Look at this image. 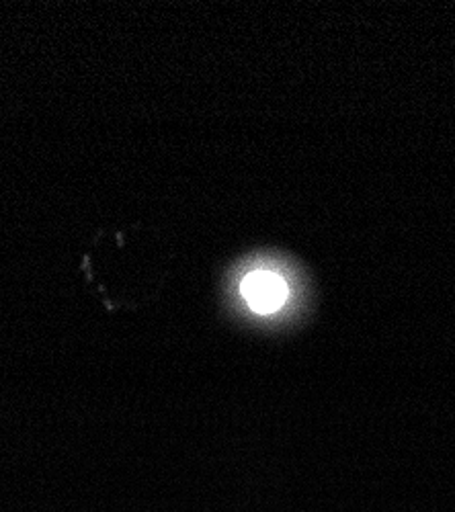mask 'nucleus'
<instances>
[{
	"mask_svg": "<svg viewBox=\"0 0 455 512\" xmlns=\"http://www.w3.org/2000/svg\"><path fill=\"white\" fill-rule=\"evenodd\" d=\"M242 295L253 312L273 314L285 304L287 285L275 273L255 271L242 281Z\"/></svg>",
	"mask_w": 455,
	"mask_h": 512,
	"instance_id": "f257e3e1",
	"label": "nucleus"
}]
</instances>
